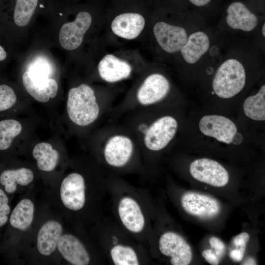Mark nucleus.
Segmentation results:
<instances>
[{
    "mask_svg": "<svg viewBox=\"0 0 265 265\" xmlns=\"http://www.w3.org/2000/svg\"><path fill=\"white\" fill-rule=\"evenodd\" d=\"M244 254V252L238 248L233 249L230 252L231 258L237 262H239L242 260Z\"/></svg>",
    "mask_w": 265,
    "mask_h": 265,
    "instance_id": "473e14b6",
    "label": "nucleus"
},
{
    "mask_svg": "<svg viewBox=\"0 0 265 265\" xmlns=\"http://www.w3.org/2000/svg\"><path fill=\"white\" fill-rule=\"evenodd\" d=\"M153 32L158 44L169 53L180 52L189 34L183 27L161 21L155 25Z\"/></svg>",
    "mask_w": 265,
    "mask_h": 265,
    "instance_id": "ddd939ff",
    "label": "nucleus"
},
{
    "mask_svg": "<svg viewBox=\"0 0 265 265\" xmlns=\"http://www.w3.org/2000/svg\"><path fill=\"white\" fill-rule=\"evenodd\" d=\"M7 194L0 187V228H2L8 222L11 212Z\"/></svg>",
    "mask_w": 265,
    "mask_h": 265,
    "instance_id": "c85d7f7f",
    "label": "nucleus"
},
{
    "mask_svg": "<svg viewBox=\"0 0 265 265\" xmlns=\"http://www.w3.org/2000/svg\"><path fill=\"white\" fill-rule=\"evenodd\" d=\"M91 23L92 17L88 12H79L74 21L64 24L60 28L59 42L61 46L69 51L79 48Z\"/></svg>",
    "mask_w": 265,
    "mask_h": 265,
    "instance_id": "f8f14e48",
    "label": "nucleus"
},
{
    "mask_svg": "<svg viewBox=\"0 0 265 265\" xmlns=\"http://www.w3.org/2000/svg\"><path fill=\"white\" fill-rule=\"evenodd\" d=\"M32 156L36 160L38 168L46 172L53 171L59 159L58 151L47 142L37 144L33 149Z\"/></svg>",
    "mask_w": 265,
    "mask_h": 265,
    "instance_id": "5701e85b",
    "label": "nucleus"
},
{
    "mask_svg": "<svg viewBox=\"0 0 265 265\" xmlns=\"http://www.w3.org/2000/svg\"><path fill=\"white\" fill-rule=\"evenodd\" d=\"M145 24L144 17L136 13H126L116 16L112 21V32L121 38L132 40L136 38L143 30Z\"/></svg>",
    "mask_w": 265,
    "mask_h": 265,
    "instance_id": "a211bd4d",
    "label": "nucleus"
},
{
    "mask_svg": "<svg viewBox=\"0 0 265 265\" xmlns=\"http://www.w3.org/2000/svg\"><path fill=\"white\" fill-rule=\"evenodd\" d=\"M98 68L101 78L108 82L125 79L132 72V67L127 62L110 54L106 55L100 60Z\"/></svg>",
    "mask_w": 265,
    "mask_h": 265,
    "instance_id": "412c9836",
    "label": "nucleus"
},
{
    "mask_svg": "<svg viewBox=\"0 0 265 265\" xmlns=\"http://www.w3.org/2000/svg\"><path fill=\"white\" fill-rule=\"evenodd\" d=\"M190 173L195 179L215 187H222L229 182L226 169L218 162L207 158L194 160L189 167Z\"/></svg>",
    "mask_w": 265,
    "mask_h": 265,
    "instance_id": "9d476101",
    "label": "nucleus"
},
{
    "mask_svg": "<svg viewBox=\"0 0 265 265\" xmlns=\"http://www.w3.org/2000/svg\"><path fill=\"white\" fill-rule=\"evenodd\" d=\"M199 129L205 135L227 144L232 142L237 132L233 122L224 116L216 115L203 117L199 122Z\"/></svg>",
    "mask_w": 265,
    "mask_h": 265,
    "instance_id": "2eb2a0df",
    "label": "nucleus"
},
{
    "mask_svg": "<svg viewBox=\"0 0 265 265\" xmlns=\"http://www.w3.org/2000/svg\"><path fill=\"white\" fill-rule=\"evenodd\" d=\"M22 80L28 93L39 102L46 103L50 98H54L57 94L58 84L53 79H51L49 84L47 87L42 88L33 82L29 71H26L23 75Z\"/></svg>",
    "mask_w": 265,
    "mask_h": 265,
    "instance_id": "b1692460",
    "label": "nucleus"
},
{
    "mask_svg": "<svg viewBox=\"0 0 265 265\" xmlns=\"http://www.w3.org/2000/svg\"><path fill=\"white\" fill-rule=\"evenodd\" d=\"M107 195L110 197L114 220L129 236L146 246L154 216L148 192L112 176L107 178Z\"/></svg>",
    "mask_w": 265,
    "mask_h": 265,
    "instance_id": "f03ea898",
    "label": "nucleus"
},
{
    "mask_svg": "<svg viewBox=\"0 0 265 265\" xmlns=\"http://www.w3.org/2000/svg\"><path fill=\"white\" fill-rule=\"evenodd\" d=\"M184 210L188 214L202 218L210 219L217 216L221 207L212 197L195 192H186L180 198Z\"/></svg>",
    "mask_w": 265,
    "mask_h": 265,
    "instance_id": "9b49d317",
    "label": "nucleus"
},
{
    "mask_svg": "<svg viewBox=\"0 0 265 265\" xmlns=\"http://www.w3.org/2000/svg\"><path fill=\"white\" fill-rule=\"evenodd\" d=\"M226 23L232 29L248 32L256 28L259 20L243 3L234 1L227 8Z\"/></svg>",
    "mask_w": 265,
    "mask_h": 265,
    "instance_id": "f3484780",
    "label": "nucleus"
},
{
    "mask_svg": "<svg viewBox=\"0 0 265 265\" xmlns=\"http://www.w3.org/2000/svg\"><path fill=\"white\" fill-rule=\"evenodd\" d=\"M210 39L203 30H196L189 33L187 39L180 52L184 61L189 64H194L208 51Z\"/></svg>",
    "mask_w": 265,
    "mask_h": 265,
    "instance_id": "6ab92c4d",
    "label": "nucleus"
},
{
    "mask_svg": "<svg viewBox=\"0 0 265 265\" xmlns=\"http://www.w3.org/2000/svg\"><path fill=\"white\" fill-rule=\"evenodd\" d=\"M249 235L246 232H242L237 236L233 239V243L236 248L245 252L247 243L249 239Z\"/></svg>",
    "mask_w": 265,
    "mask_h": 265,
    "instance_id": "7c9ffc66",
    "label": "nucleus"
},
{
    "mask_svg": "<svg viewBox=\"0 0 265 265\" xmlns=\"http://www.w3.org/2000/svg\"><path fill=\"white\" fill-rule=\"evenodd\" d=\"M35 209L31 198L21 199L11 211L8 220L10 227L18 232H27L33 224Z\"/></svg>",
    "mask_w": 265,
    "mask_h": 265,
    "instance_id": "aec40b11",
    "label": "nucleus"
},
{
    "mask_svg": "<svg viewBox=\"0 0 265 265\" xmlns=\"http://www.w3.org/2000/svg\"><path fill=\"white\" fill-rule=\"evenodd\" d=\"M38 0H16L13 17L15 24L19 26H26L37 7Z\"/></svg>",
    "mask_w": 265,
    "mask_h": 265,
    "instance_id": "bb28decb",
    "label": "nucleus"
},
{
    "mask_svg": "<svg viewBox=\"0 0 265 265\" xmlns=\"http://www.w3.org/2000/svg\"><path fill=\"white\" fill-rule=\"evenodd\" d=\"M107 181L98 174L91 177L74 171L55 187L56 205L72 226L88 227L104 214Z\"/></svg>",
    "mask_w": 265,
    "mask_h": 265,
    "instance_id": "f257e3e1",
    "label": "nucleus"
},
{
    "mask_svg": "<svg viewBox=\"0 0 265 265\" xmlns=\"http://www.w3.org/2000/svg\"><path fill=\"white\" fill-rule=\"evenodd\" d=\"M16 100V94L11 87L6 84L0 85V112L10 108Z\"/></svg>",
    "mask_w": 265,
    "mask_h": 265,
    "instance_id": "cd10ccee",
    "label": "nucleus"
},
{
    "mask_svg": "<svg viewBox=\"0 0 265 265\" xmlns=\"http://www.w3.org/2000/svg\"><path fill=\"white\" fill-rule=\"evenodd\" d=\"M246 79L242 61L236 57H229L220 65L215 72L212 80L213 90L220 98H232L242 90Z\"/></svg>",
    "mask_w": 265,
    "mask_h": 265,
    "instance_id": "423d86ee",
    "label": "nucleus"
},
{
    "mask_svg": "<svg viewBox=\"0 0 265 265\" xmlns=\"http://www.w3.org/2000/svg\"><path fill=\"white\" fill-rule=\"evenodd\" d=\"M66 108L70 120L79 126L90 125L100 114V107L95 92L86 84H81L69 90Z\"/></svg>",
    "mask_w": 265,
    "mask_h": 265,
    "instance_id": "39448f33",
    "label": "nucleus"
},
{
    "mask_svg": "<svg viewBox=\"0 0 265 265\" xmlns=\"http://www.w3.org/2000/svg\"><path fill=\"white\" fill-rule=\"evenodd\" d=\"M265 23H264L262 26V33L263 36L264 37L265 36Z\"/></svg>",
    "mask_w": 265,
    "mask_h": 265,
    "instance_id": "e433bc0d",
    "label": "nucleus"
},
{
    "mask_svg": "<svg viewBox=\"0 0 265 265\" xmlns=\"http://www.w3.org/2000/svg\"><path fill=\"white\" fill-rule=\"evenodd\" d=\"M192 4L198 6H204L208 4L211 0H188Z\"/></svg>",
    "mask_w": 265,
    "mask_h": 265,
    "instance_id": "72a5a7b5",
    "label": "nucleus"
},
{
    "mask_svg": "<svg viewBox=\"0 0 265 265\" xmlns=\"http://www.w3.org/2000/svg\"><path fill=\"white\" fill-rule=\"evenodd\" d=\"M73 230L64 232L57 245L62 258L69 265H104L107 263L103 253L84 231V228L73 226Z\"/></svg>",
    "mask_w": 265,
    "mask_h": 265,
    "instance_id": "20e7f679",
    "label": "nucleus"
},
{
    "mask_svg": "<svg viewBox=\"0 0 265 265\" xmlns=\"http://www.w3.org/2000/svg\"><path fill=\"white\" fill-rule=\"evenodd\" d=\"M64 232L62 223L54 218L44 221L38 230L36 248L38 254L44 257L52 256L57 250L58 241Z\"/></svg>",
    "mask_w": 265,
    "mask_h": 265,
    "instance_id": "4468645a",
    "label": "nucleus"
},
{
    "mask_svg": "<svg viewBox=\"0 0 265 265\" xmlns=\"http://www.w3.org/2000/svg\"><path fill=\"white\" fill-rule=\"evenodd\" d=\"M245 114L256 121L265 120V85L261 86L258 92L247 97L243 106Z\"/></svg>",
    "mask_w": 265,
    "mask_h": 265,
    "instance_id": "393cba45",
    "label": "nucleus"
},
{
    "mask_svg": "<svg viewBox=\"0 0 265 265\" xmlns=\"http://www.w3.org/2000/svg\"><path fill=\"white\" fill-rule=\"evenodd\" d=\"M34 175L30 168L20 167L3 171L0 174V184L7 194H13L18 186H26L33 181Z\"/></svg>",
    "mask_w": 265,
    "mask_h": 265,
    "instance_id": "4be33fe9",
    "label": "nucleus"
},
{
    "mask_svg": "<svg viewBox=\"0 0 265 265\" xmlns=\"http://www.w3.org/2000/svg\"><path fill=\"white\" fill-rule=\"evenodd\" d=\"M159 252L168 258L172 265H187L192 258L191 247L179 234L173 231L162 233L157 241Z\"/></svg>",
    "mask_w": 265,
    "mask_h": 265,
    "instance_id": "6e6552de",
    "label": "nucleus"
},
{
    "mask_svg": "<svg viewBox=\"0 0 265 265\" xmlns=\"http://www.w3.org/2000/svg\"><path fill=\"white\" fill-rule=\"evenodd\" d=\"M89 235L107 263L114 265H145L150 263L146 247L125 232L112 217L103 214L88 227Z\"/></svg>",
    "mask_w": 265,
    "mask_h": 265,
    "instance_id": "7ed1b4c3",
    "label": "nucleus"
},
{
    "mask_svg": "<svg viewBox=\"0 0 265 265\" xmlns=\"http://www.w3.org/2000/svg\"><path fill=\"white\" fill-rule=\"evenodd\" d=\"M242 265H256L255 260L253 258H250L246 260Z\"/></svg>",
    "mask_w": 265,
    "mask_h": 265,
    "instance_id": "c9c22d12",
    "label": "nucleus"
},
{
    "mask_svg": "<svg viewBox=\"0 0 265 265\" xmlns=\"http://www.w3.org/2000/svg\"><path fill=\"white\" fill-rule=\"evenodd\" d=\"M6 52L4 49L0 45V61H3L6 57Z\"/></svg>",
    "mask_w": 265,
    "mask_h": 265,
    "instance_id": "f704fd0d",
    "label": "nucleus"
},
{
    "mask_svg": "<svg viewBox=\"0 0 265 265\" xmlns=\"http://www.w3.org/2000/svg\"><path fill=\"white\" fill-rule=\"evenodd\" d=\"M170 89L168 80L162 75L154 73L144 80L137 93V100L143 106H149L162 100Z\"/></svg>",
    "mask_w": 265,
    "mask_h": 265,
    "instance_id": "dca6fc26",
    "label": "nucleus"
},
{
    "mask_svg": "<svg viewBox=\"0 0 265 265\" xmlns=\"http://www.w3.org/2000/svg\"><path fill=\"white\" fill-rule=\"evenodd\" d=\"M134 151L133 143L130 137L122 134L113 135L104 147V162L112 169H127L133 162Z\"/></svg>",
    "mask_w": 265,
    "mask_h": 265,
    "instance_id": "0eeeda50",
    "label": "nucleus"
},
{
    "mask_svg": "<svg viewBox=\"0 0 265 265\" xmlns=\"http://www.w3.org/2000/svg\"><path fill=\"white\" fill-rule=\"evenodd\" d=\"M22 131V124L16 120L9 119L0 121V151L8 149L13 139Z\"/></svg>",
    "mask_w": 265,
    "mask_h": 265,
    "instance_id": "a878e982",
    "label": "nucleus"
},
{
    "mask_svg": "<svg viewBox=\"0 0 265 265\" xmlns=\"http://www.w3.org/2000/svg\"><path fill=\"white\" fill-rule=\"evenodd\" d=\"M177 127V121L172 116L158 119L145 132L143 140L145 147L154 152L163 149L174 137Z\"/></svg>",
    "mask_w": 265,
    "mask_h": 265,
    "instance_id": "1a4fd4ad",
    "label": "nucleus"
},
{
    "mask_svg": "<svg viewBox=\"0 0 265 265\" xmlns=\"http://www.w3.org/2000/svg\"><path fill=\"white\" fill-rule=\"evenodd\" d=\"M202 256L210 264L212 265L219 264V259L212 249H206L203 251Z\"/></svg>",
    "mask_w": 265,
    "mask_h": 265,
    "instance_id": "2f4dec72",
    "label": "nucleus"
},
{
    "mask_svg": "<svg viewBox=\"0 0 265 265\" xmlns=\"http://www.w3.org/2000/svg\"><path fill=\"white\" fill-rule=\"evenodd\" d=\"M209 242L212 249L219 259L223 257L225 252V245L218 238L212 237L209 239Z\"/></svg>",
    "mask_w": 265,
    "mask_h": 265,
    "instance_id": "c756f323",
    "label": "nucleus"
}]
</instances>
